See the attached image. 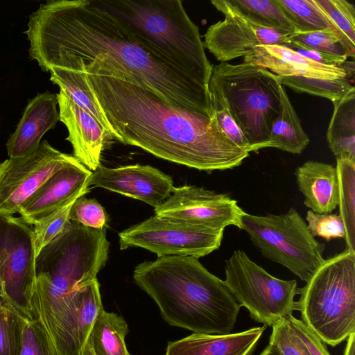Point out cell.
Returning <instances> with one entry per match:
<instances>
[{"label": "cell", "instance_id": "52a82bcc", "mask_svg": "<svg viewBox=\"0 0 355 355\" xmlns=\"http://www.w3.org/2000/svg\"><path fill=\"white\" fill-rule=\"evenodd\" d=\"M209 81L226 98L250 153L267 148L271 126L280 111L279 77L254 64L220 62L213 67Z\"/></svg>", "mask_w": 355, "mask_h": 355}, {"label": "cell", "instance_id": "7bdbcfd3", "mask_svg": "<svg viewBox=\"0 0 355 355\" xmlns=\"http://www.w3.org/2000/svg\"><path fill=\"white\" fill-rule=\"evenodd\" d=\"M259 355H282L278 349L269 344Z\"/></svg>", "mask_w": 355, "mask_h": 355}, {"label": "cell", "instance_id": "8992f818", "mask_svg": "<svg viewBox=\"0 0 355 355\" xmlns=\"http://www.w3.org/2000/svg\"><path fill=\"white\" fill-rule=\"evenodd\" d=\"M298 294L295 310L324 343L347 339L355 332V252L345 249L324 259Z\"/></svg>", "mask_w": 355, "mask_h": 355}, {"label": "cell", "instance_id": "74e56055", "mask_svg": "<svg viewBox=\"0 0 355 355\" xmlns=\"http://www.w3.org/2000/svg\"><path fill=\"white\" fill-rule=\"evenodd\" d=\"M308 229L311 235L329 241L332 239H345L344 223L339 214H318L308 210L306 215Z\"/></svg>", "mask_w": 355, "mask_h": 355}, {"label": "cell", "instance_id": "4fadbf2b", "mask_svg": "<svg viewBox=\"0 0 355 355\" xmlns=\"http://www.w3.org/2000/svg\"><path fill=\"white\" fill-rule=\"evenodd\" d=\"M154 212L171 220L222 230L230 225L241 229L245 214L237 201L227 194L195 185L175 187Z\"/></svg>", "mask_w": 355, "mask_h": 355}, {"label": "cell", "instance_id": "b9f144b4", "mask_svg": "<svg viewBox=\"0 0 355 355\" xmlns=\"http://www.w3.org/2000/svg\"><path fill=\"white\" fill-rule=\"evenodd\" d=\"M355 351V332L352 333L347 338L344 355H354Z\"/></svg>", "mask_w": 355, "mask_h": 355}, {"label": "cell", "instance_id": "277c9868", "mask_svg": "<svg viewBox=\"0 0 355 355\" xmlns=\"http://www.w3.org/2000/svg\"><path fill=\"white\" fill-rule=\"evenodd\" d=\"M106 229L69 220L36 257L33 309L53 349L74 294L97 278L107 261L110 243Z\"/></svg>", "mask_w": 355, "mask_h": 355}, {"label": "cell", "instance_id": "1f68e13d", "mask_svg": "<svg viewBox=\"0 0 355 355\" xmlns=\"http://www.w3.org/2000/svg\"><path fill=\"white\" fill-rule=\"evenodd\" d=\"M80 196H77L64 205L33 225V237L37 257L42 249L63 232L69 222V214L74 202Z\"/></svg>", "mask_w": 355, "mask_h": 355}, {"label": "cell", "instance_id": "ffe728a7", "mask_svg": "<svg viewBox=\"0 0 355 355\" xmlns=\"http://www.w3.org/2000/svg\"><path fill=\"white\" fill-rule=\"evenodd\" d=\"M243 62L263 67L279 77L299 76L331 80L348 78L340 66L318 63L284 45L257 46L244 56Z\"/></svg>", "mask_w": 355, "mask_h": 355}, {"label": "cell", "instance_id": "5bb4252c", "mask_svg": "<svg viewBox=\"0 0 355 355\" xmlns=\"http://www.w3.org/2000/svg\"><path fill=\"white\" fill-rule=\"evenodd\" d=\"M211 3L225 15L211 25L204 37V46L221 62L245 56L260 45H284L289 35L260 26L239 13L227 0Z\"/></svg>", "mask_w": 355, "mask_h": 355}, {"label": "cell", "instance_id": "30bf717a", "mask_svg": "<svg viewBox=\"0 0 355 355\" xmlns=\"http://www.w3.org/2000/svg\"><path fill=\"white\" fill-rule=\"evenodd\" d=\"M35 252L31 225L20 217L0 216V300L33 320Z\"/></svg>", "mask_w": 355, "mask_h": 355}, {"label": "cell", "instance_id": "7402d4cb", "mask_svg": "<svg viewBox=\"0 0 355 355\" xmlns=\"http://www.w3.org/2000/svg\"><path fill=\"white\" fill-rule=\"evenodd\" d=\"M299 191L304 203L313 212L330 214L339 202L338 179L336 166L309 160L295 171Z\"/></svg>", "mask_w": 355, "mask_h": 355}, {"label": "cell", "instance_id": "6da1fadb", "mask_svg": "<svg viewBox=\"0 0 355 355\" xmlns=\"http://www.w3.org/2000/svg\"><path fill=\"white\" fill-rule=\"evenodd\" d=\"M29 55L42 71L81 70L138 85L180 110L210 115L209 87L91 0H49L29 16Z\"/></svg>", "mask_w": 355, "mask_h": 355}, {"label": "cell", "instance_id": "9a60e30c", "mask_svg": "<svg viewBox=\"0 0 355 355\" xmlns=\"http://www.w3.org/2000/svg\"><path fill=\"white\" fill-rule=\"evenodd\" d=\"M87 186L101 187L141 200L156 208L171 194V176L150 165L139 164L107 168L101 164L87 180Z\"/></svg>", "mask_w": 355, "mask_h": 355}, {"label": "cell", "instance_id": "cb8c5ba5", "mask_svg": "<svg viewBox=\"0 0 355 355\" xmlns=\"http://www.w3.org/2000/svg\"><path fill=\"white\" fill-rule=\"evenodd\" d=\"M280 111L271 126L267 148L272 147L293 154H301L310 140L288 96L279 85Z\"/></svg>", "mask_w": 355, "mask_h": 355}, {"label": "cell", "instance_id": "d590c367", "mask_svg": "<svg viewBox=\"0 0 355 355\" xmlns=\"http://www.w3.org/2000/svg\"><path fill=\"white\" fill-rule=\"evenodd\" d=\"M19 315L0 300V355H19Z\"/></svg>", "mask_w": 355, "mask_h": 355}, {"label": "cell", "instance_id": "ba28073f", "mask_svg": "<svg viewBox=\"0 0 355 355\" xmlns=\"http://www.w3.org/2000/svg\"><path fill=\"white\" fill-rule=\"evenodd\" d=\"M241 229L266 259L286 267L306 283L324 262L325 245L310 233L294 208L279 215L245 212Z\"/></svg>", "mask_w": 355, "mask_h": 355}, {"label": "cell", "instance_id": "ac0fdd59", "mask_svg": "<svg viewBox=\"0 0 355 355\" xmlns=\"http://www.w3.org/2000/svg\"><path fill=\"white\" fill-rule=\"evenodd\" d=\"M102 309L99 283L96 278L74 294L54 345L55 355H82Z\"/></svg>", "mask_w": 355, "mask_h": 355}, {"label": "cell", "instance_id": "836d02e7", "mask_svg": "<svg viewBox=\"0 0 355 355\" xmlns=\"http://www.w3.org/2000/svg\"><path fill=\"white\" fill-rule=\"evenodd\" d=\"M19 355H55L46 331L37 320L19 315Z\"/></svg>", "mask_w": 355, "mask_h": 355}, {"label": "cell", "instance_id": "44dd1931", "mask_svg": "<svg viewBox=\"0 0 355 355\" xmlns=\"http://www.w3.org/2000/svg\"><path fill=\"white\" fill-rule=\"evenodd\" d=\"M266 326L224 335L193 334L169 342L164 355H251Z\"/></svg>", "mask_w": 355, "mask_h": 355}, {"label": "cell", "instance_id": "d6a6232c", "mask_svg": "<svg viewBox=\"0 0 355 355\" xmlns=\"http://www.w3.org/2000/svg\"><path fill=\"white\" fill-rule=\"evenodd\" d=\"M210 110L224 133L239 147L250 153V146L243 133L234 121L226 101L218 88L209 83Z\"/></svg>", "mask_w": 355, "mask_h": 355}, {"label": "cell", "instance_id": "9c48e42d", "mask_svg": "<svg viewBox=\"0 0 355 355\" xmlns=\"http://www.w3.org/2000/svg\"><path fill=\"white\" fill-rule=\"evenodd\" d=\"M225 282L240 306L266 327L281 322L295 310L297 281L272 276L245 252L234 250L225 261Z\"/></svg>", "mask_w": 355, "mask_h": 355}, {"label": "cell", "instance_id": "83f0119b", "mask_svg": "<svg viewBox=\"0 0 355 355\" xmlns=\"http://www.w3.org/2000/svg\"><path fill=\"white\" fill-rule=\"evenodd\" d=\"M275 2L296 33L330 31L336 33L333 24L315 0H275Z\"/></svg>", "mask_w": 355, "mask_h": 355}, {"label": "cell", "instance_id": "7c38bea8", "mask_svg": "<svg viewBox=\"0 0 355 355\" xmlns=\"http://www.w3.org/2000/svg\"><path fill=\"white\" fill-rule=\"evenodd\" d=\"M79 162L47 141L41 142L33 153L9 158L0 163V216H12L57 171Z\"/></svg>", "mask_w": 355, "mask_h": 355}, {"label": "cell", "instance_id": "d4e9b609", "mask_svg": "<svg viewBox=\"0 0 355 355\" xmlns=\"http://www.w3.org/2000/svg\"><path fill=\"white\" fill-rule=\"evenodd\" d=\"M128 327L120 315L102 309L92 328L89 339L95 355H131L125 338Z\"/></svg>", "mask_w": 355, "mask_h": 355}, {"label": "cell", "instance_id": "f1b7e54d", "mask_svg": "<svg viewBox=\"0 0 355 355\" xmlns=\"http://www.w3.org/2000/svg\"><path fill=\"white\" fill-rule=\"evenodd\" d=\"M239 13L254 23L285 35L296 33L275 0H227Z\"/></svg>", "mask_w": 355, "mask_h": 355}, {"label": "cell", "instance_id": "ab89813d", "mask_svg": "<svg viewBox=\"0 0 355 355\" xmlns=\"http://www.w3.org/2000/svg\"><path fill=\"white\" fill-rule=\"evenodd\" d=\"M288 320L291 328L302 340L311 355H331L324 343L302 320L290 315Z\"/></svg>", "mask_w": 355, "mask_h": 355}, {"label": "cell", "instance_id": "ee69618b", "mask_svg": "<svg viewBox=\"0 0 355 355\" xmlns=\"http://www.w3.org/2000/svg\"><path fill=\"white\" fill-rule=\"evenodd\" d=\"M82 355H95L90 339H89V337L86 343V345L85 346V348H84Z\"/></svg>", "mask_w": 355, "mask_h": 355}, {"label": "cell", "instance_id": "484cf974", "mask_svg": "<svg viewBox=\"0 0 355 355\" xmlns=\"http://www.w3.org/2000/svg\"><path fill=\"white\" fill-rule=\"evenodd\" d=\"M338 179V207L345 228V241L348 250L355 252V161L336 159Z\"/></svg>", "mask_w": 355, "mask_h": 355}, {"label": "cell", "instance_id": "60d3db41", "mask_svg": "<svg viewBox=\"0 0 355 355\" xmlns=\"http://www.w3.org/2000/svg\"><path fill=\"white\" fill-rule=\"evenodd\" d=\"M293 49L302 56L325 65L340 66L347 60V56L331 55L315 50L306 49L292 44L284 45Z\"/></svg>", "mask_w": 355, "mask_h": 355}, {"label": "cell", "instance_id": "4316f807", "mask_svg": "<svg viewBox=\"0 0 355 355\" xmlns=\"http://www.w3.org/2000/svg\"><path fill=\"white\" fill-rule=\"evenodd\" d=\"M49 72L53 83L58 85L76 105L95 117L109 131L107 122L92 96L83 71L51 68Z\"/></svg>", "mask_w": 355, "mask_h": 355}, {"label": "cell", "instance_id": "e0dca14e", "mask_svg": "<svg viewBox=\"0 0 355 355\" xmlns=\"http://www.w3.org/2000/svg\"><path fill=\"white\" fill-rule=\"evenodd\" d=\"M60 121L67 127L73 156L87 169L95 171L101 165L102 152L113 137L92 114L76 105L62 90L56 94Z\"/></svg>", "mask_w": 355, "mask_h": 355}, {"label": "cell", "instance_id": "f546056e", "mask_svg": "<svg viewBox=\"0 0 355 355\" xmlns=\"http://www.w3.org/2000/svg\"><path fill=\"white\" fill-rule=\"evenodd\" d=\"M333 24L347 57L355 55V8L345 0H315Z\"/></svg>", "mask_w": 355, "mask_h": 355}, {"label": "cell", "instance_id": "e575fe53", "mask_svg": "<svg viewBox=\"0 0 355 355\" xmlns=\"http://www.w3.org/2000/svg\"><path fill=\"white\" fill-rule=\"evenodd\" d=\"M292 44L303 49L315 50L331 55L347 56L338 36L333 31H318L294 33L288 36L284 45Z\"/></svg>", "mask_w": 355, "mask_h": 355}, {"label": "cell", "instance_id": "8d00e7d4", "mask_svg": "<svg viewBox=\"0 0 355 355\" xmlns=\"http://www.w3.org/2000/svg\"><path fill=\"white\" fill-rule=\"evenodd\" d=\"M85 196L73 204L69 220L93 229L107 228L108 218L104 208L95 199L87 198Z\"/></svg>", "mask_w": 355, "mask_h": 355}, {"label": "cell", "instance_id": "5b68a950", "mask_svg": "<svg viewBox=\"0 0 355 355\" xmlns=\"http://www.w3.org/2000/svg\"><path fill=\"white\" fill-rule=\"evenodd\" d=\"M178 69L209 87L213 64L181 0H91Z\"/></svg>", "mask_w": 355, "mask_h": 355}, {"label": "cell", "instance_id": "8fae6325", "mask_svg": "<svg viewBox=\"0 0 355 355\" xmlns=\"http://www.w3.org/2000/svg\"><path fill=\"white\" fill-rule=\"evenodd\" d=\"M224 230L173 220L155 215L119 234L121 250L139 247L157 257L200 258L219 248Z\"/></svg>", "mask_w": 355, "mask_h": 355}, {"label": "cell", "instance_id": "d6986e66", "mask_svg": "<svg viewBox=\"0 0 355 355\" xmlns=\"http://www.w3.org/2000/svg\"><path fill=\"white\" fill-rule=\"evenodd\" d=\"M56 95L46 91L30 99L6 147L9 158L29 155L35 152L44 134L60 121Z\"/></svg>", "mask_w": 355, "mask_h": 355}, {"label": "cell", "instance_id": "3957f363", "mask_svg": "<svg viewBox=\"0 0 355 355\" xmlns=\"http://www.w3.org/2000/svg\"><path fill=\"white\" fill-rule=\"evenodd\" d=\"M132 277L170 325L202 334L224 335L233 330L241 306L225 281L197 258L159 257L138 264Z\"/></svg>", "mask_w": 355, "mask_h": 355}, {"label": "cell", "instance_id": "f35d334b", "mask_svg": "<svg viewBox=\"0 0 355 355\" xmlns=\"http://www.w3.org/2000/svg\"><path fill=\"white\" fill-rule=\"evenodd\" d=\"M272 327L269 344L276 347L282 355H311L286 318Z\"/></svg>", "mask_w": 355, "mask_h": 355}, {"label": "cell", "instance_id": "2e32d148", "mask_svg": "<svg viewBox=\"0 0 355 355\" xmlns=\"http://www.w3.org/2000/svg\"><path fill=\"white\" fill-rule=\"evenodd\" d=\"M91 173L80 162L57 171L21 206L20 218L35 225L72 198L86 195L90 191L87 180Z\"/></svg>", "mask_w": 355, "mask_h": 355}, {"label": "cell", "instance_id": "4dcf8cb0", "mask_svg": "<svg viewBox=\"0 0 355 355\" xmlns=\"http://www.w3.org/2000/svg\"><path fill=\"white\" fill-rule=\"evenodd\" d=\"M279 80L282 85H286L297 92L327 98L331 102L341 98L354 87L348 78L331 80L284 76L279 77Z\"/></svg>", "mask_w": 355, "mask_h": 355}, {"label": "cell", "instance_id": "7a4b0ae2", "mask_svg": "<svg viewBox=\"0 0 355 355\" xmlns=\"http://www.w3.org/2000/svg\"><path fill=\"white\" fill-rule=\"evenodd\" d=\"M83 72L111 135L121 143L209 173L237 167L249 156L224 133L212 110L207 116L180 110L138 85Z\"/></svg>", "mask_w": 355, "mask_h": 355}, {"label": "cell", "instance_id": "603a6c76", "mask_svg": "<svg viewBox=\"0 0 355 355\" xmlns=\"http://www.w3.org/2000/svg\"><path fill=\"white\" fill-rule=\"evenodd\" d=\"M334 112L327 132L329 148L336 159L355 161V88L332 102Z\"/></svg>", "mask_w": 355, "mask_h": 355}]
</instances>
